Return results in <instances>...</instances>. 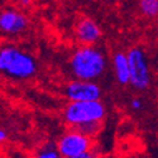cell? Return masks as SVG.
<instances>
[{
	"label": "cell",
	"mask_w": 158,
	"mask_h": 158,
	"mask_svg": "<svg viewBox=\"0 0 158 158\" xmlns=\"http://www.w3.org/2000/svg\"><path fill=\"white\" fill-rule=\"evenodd\" d=\"M93 140L91 137L78 129L64 133L57 142V148L63 158H90Z\"/></svg>",
	"instance_id": "277c9868"
},
{
	"label": "cell",
	"mask_w": 158,
	"mask_h": 158,
	"mask_svg": "<svg viewBox=\"0 0 158 158\" xmlns=\"http://www.w3.org/2000/svg\"><path fill=\"white\" fill-rule=\"evenodd\" d=\"M18 3L24 8H28L32 4V0H18Z\"/></svg>",
	"instance_id": "4fadbf2b"
},
{
	"label": "cell",
	"mask_w": 158,
	"mask_h": 158,
	"mask_svg": "<svg viewBox=\"0 0 158 158\" xmlns=\"http://www.w3.org/2000/svg\"><path fill=\"white\" fill-rule=\"evenodd\" d=\"M106 116V108L100 100L71 101L63 110L66 124L78 129L87 135H93L99 129V124Z\"/></svg>",
	"instance_id": "6da1fadb"
},
{
	"label": "cell",
	"mask_w": 158,
	"mask_h": 158,
	"mask_svg": "<svg viewBox=\"0 0 158 158\" xmlns=\"http://www.w3.org/2000/svg\"><path fill=\"white\" fill-rule=\"evenodd\" d=\"M69 66L76 80L95 81L105 73L106 57L93 44H84L71 55Z\"/></svg>",
	"instance_id": "7a4b0ae2"
},
{
	"label": "cell",
	"mask_w": 158,
	"mask_h": 158,
	"mask_svg": "<svg viewBox=\"0 0 158 158\" xmlns=\"http://www.w3.org/2000/svg\"><path fill=\"white\" fill-rule=\"evenodd\" d=\"M64 95L70 101H89L100 100L102 91L94 81L75 80L64 87Z\"/></svg>",
	"instance_id": "8992f818"
},
{
	"label": "cell",
	"mask_w": 158,
	"mask_h": 158,
	"mask_svg": "<svg viewBox=\"0 0 158 158\" xmlns=\"http://www.w3.org/2000/svg\"><path fill=\"white\" fill-rule=\"evenodd\" d=\"M75 34L82 44H95L101 37V29L93 19L84 18L76 24Z\"/></svg>",
	"instance_id": "ba28073f"
},
{
	"label": "cell",
	"mask_w": 158,
	"mask_h": 158,
	"mask_svg": "<svg viewBox=\"0 0 158 158\" xmlns=\"http://www.w3.org/2000/svg\"><path fill=\"white\" fill-rule=\"evenodd\" d=\"M0 70L14 80H28L37 72V62L23 49L5 46L0 49Z\"/></svg>",
	"instance_id": "3957f363"
},
{
	"label": "cell",
	"mask_w": 158,
	"mask_h": 158,
	"mask_svg": "<svg viewBox=\"0 0 158 158\" xmlns=\"http://www.w3.org/2000/svg\"><path fill=\"white\" fill-rule=\"evenodd\" d=\"M113 71L116 82L125 86L130 84V69L128 55L123 52H116L113 56Z\"/></svg>",
	"instance_id": "9c48e42d"
},
{
	"label": "cell",
	"mask_w": 158,
	"mask_h": 158,
	"mask_svg": "<svg viewBox=\"0 0 158 158\" xmlns=\"http://www.w3.org/2000/svg\"><path fill=\"white\" fill-rule=\"evenodd\" d=\"M102 2H106V3H114L116 0H102Z\"/></svg>",
	"instance_id": "9a60e30c"
},
{
	"label": "cell",
	"mask_w": 158,
	"mask_h": 158,
	"mask_svg": "<svg viewBox=\"0 0 158 158\" xmlns=\"http://www.w3.org/2000/svg\"><path fill=\"white\" fill-rule=\"evenodd\" d=\"M143 106V104H142V100L138 99V98H134L133 100L130 101V108L133 109V110H140Z\"/></svg>",
	"instance_id": "7c38bea8"
},
{
	"label": "cell",
	"mask_w": 158,
	"mask_h": 158,
	"mask_svg": "<svg viewBox=\"0 0 158 158\" xmlns=\"http://www.w3.org/2000/svg\"><path fill=\"white\" fill-rule=\"evenodd\" d=\"M130 85L135 90H146L151 85V71L147 56L140 47H133L128 51Z\"/></svg>",
	"instance_id": "5b68a950"
},
{
	"label": "cell",
	"mask_w": 158,
	"mask_h": 158,
	"mask_svg": "<svg viewBox=\"0 0 158 158\" xmlns=\"http://www.w3.org/2000/svg\"><path fill=\"white\" fill-rule=\"evenodd\" d=\"M139 10L147 18L158 15V0H139Z\"/></svg>",
	"instance_id": "30bf717a"
},
{
	"label": "cell",
	"mask_w": 158,
	"mask_h": 158,
	"mask_svg": "<svg viewBox=\"0 0 158 158\" xmlns=\"http://www.w3.org/2000/svg\"><path fill=\"white\" fill-rule=\"evenodd\" d=\"M6 131L4 130V129H2V130H0V140H2V142H4L5 139H6Z\"/></svg>",
	"instance_id": "5bb4252c"
},
{
	"label": "cell",
	"mask_w": 158,
	"mask_h": 158,
	"mask_svg": "<svg viewBox=\"0 0 158 158\" xmlns=\"http://www.w3.org/2000/svg\"><path fill=\"white\" fill-rule=\"evenodd\" d=\"M35 156L38 158H58V157H61L57 146L51 144V143H47L44 146H42L41 148H38Z\"/></svg>",
	"instance_id": "8fae6325"
},
{
	"label": "cell",
	"mask_w": 158,
	"mask_h": 158,
	"mask_svg": "<svg viewBox=\"0 0 158 158\" xmlns=\"http://www.w3.org/2000/svg\"><path fill=\"white\" fill-rule=\"evenodd\" d=\"M28 27V19L15 9H4L0 14V29L8 35H17Z\"/></svg>",
	"instance_id": "52a82bcc"
}]
</instances>
